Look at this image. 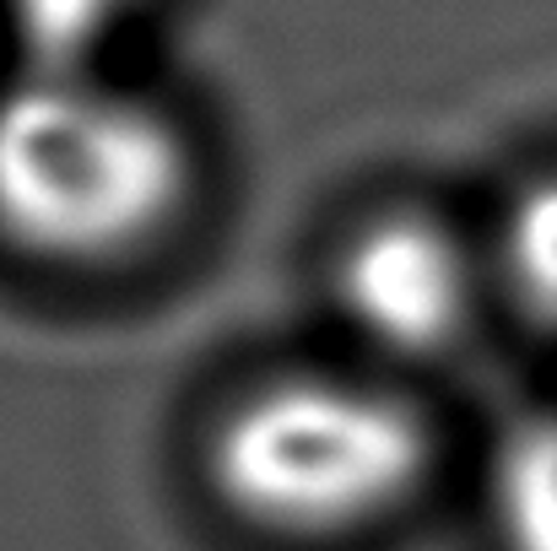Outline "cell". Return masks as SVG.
I'll return each mask as SVG.
<instances>
[{"mask_svg": "<svg viewBox=\"0 0 557 551\" xmlns=\"http://www.w3.org/2000/svg\"><path fill=\"white\" fill-rule=\"evenodd\" d=\"M331 303L363 352L384 363H433L476 325L482 260L444 216L384 205L336 243Z\"/></svg>", "mask_w": 557, "mask_h": 551, "instance_id": "3", "label": "cell"}, {"mask_svg": "<svg viewBox=\"0 0 557 551\" xmlns=\"http://www.w3.org/2000/svg\"><path fill=\"white\" fill-rule=\"evenodd\" d=\"M195 195L185 125L103 71H22L0 87V243L49 271L152 254Z\"/></svg>", "mask_w": 557, "mask_h": 551, "instance_id": "1", "label": "cell"}, {"mask_svg": "<svg viewBox=\"0 0 557 551\" xmlns=\"http://www.w3.org/2000/svg\"><path fill=\"white\" fill-rule=\"evenodd\" d=\"M200 460L211 498L249 536L342 547L411 509L433 476V427L379 373L293 367L238 389Z\"/></svg>", "mask_w": 557, "mask_h": 551, "instance_id": "2", "label": "cell"}, {"mask_svg": "<svg viewBox=\"0 0 557 551\" xmlns=\"http://www.w3.org/2000/svg\"><path fill=\"white\" fill-rule=\"evenodd\" d=\"M493 276L536 330L557 336V168L509 195L493 243Z\"/></svg>", "mask_w": 557, "mask_h": 551, "instance_id": "5", "label": "cell"}, {"mask_svg": "<svg viewBox=\"0 0 557 551\" xmlns=\"http://www.w3.org/2000/svg\"><path fill=\"white\" fill-rule=\"evenodd\" d=\"M498 551H557V411L515 427L493 465Z\"/></svg>", "mask_w": 557, "mask_h": 551, "instance_id": "6", "label": "cell"}, {"mask_svg": "<svg viewBox=\"0 0 557 551\" xmlns=\"http://www.w3.org/2000/svg\"><path fill=\"white\" fill-rule=\"evenodd\" d=\"M22 71H103V54L158 0H0Z\"/></svg>", "mask_w": 557, "mask_h": 551, "instance_id": "4", "label": "cell"}]
</instances>
